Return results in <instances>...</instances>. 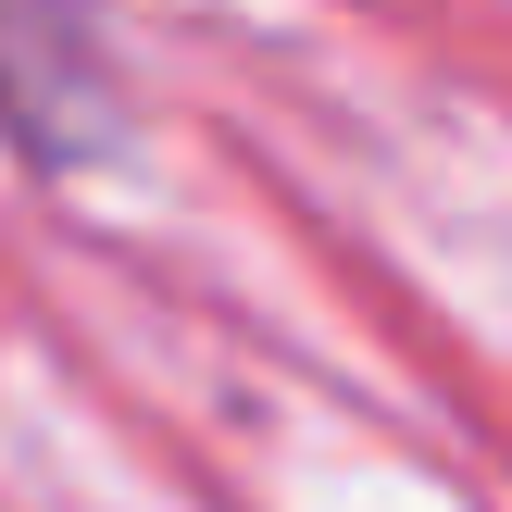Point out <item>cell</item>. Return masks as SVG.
<instances>
[{"label":"cell","mask_w":512,"mask_h":512,"mask_svg":"<svg viewBox=\"0 0 512 512\" xmlns=\"http://www.w3.org/2000/svg\"><path fill=\"white\" fill-rule=\"evenodd\" d=\"M100 38L75 0H0V138L13 150H88L100 138Z\"/></svg>","instance_id":"6da1fadb"}]
</instances>
